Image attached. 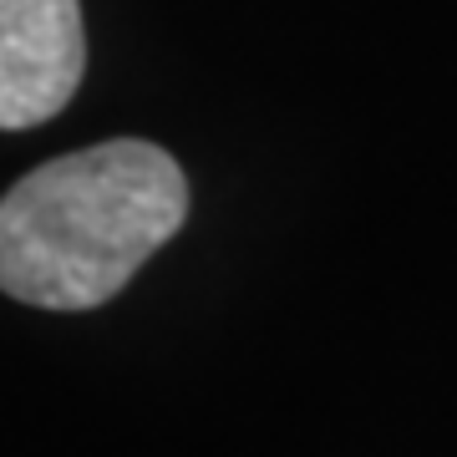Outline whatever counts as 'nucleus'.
<instances>
[{
  "label": "nucleus",
  "mask_w": 457,
  "mask_h": 457,
  "mask_svg": "<svg viewBox=\"0 0 457 457\" xmlns=\"http://www.w3.org/2000/svg\"><path fill=\"white\" fill-rule=\"evenodd\" d=\"M188 219L168 147L107 137L31 168L0 194V290L36 311H97Z\"/></svg>",
  "instance_id": "1"
},
{
  "label": "nucleus",
  "mask_w": 457,
  "mask_h": 457,
  "mask_svg": "<svg viewBox=\"0 0 457 457\" xmlns=\"http://www.w3.org/2000/svg\"><path fill=\"white\" fill-rule=\"evenodd\" d=\"M82 77V0H0V132L51 122Z\"/></svg>",
  "instance_id": "2"
}]
</instances>
